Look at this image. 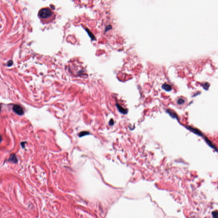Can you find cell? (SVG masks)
Wrapping results in <instances>:
<instances>
[{
    "label": "cell",
    "instance_id": "1",
    "mask_svg": "<svg viewBox=\"0 0 218 218\" xmlns=\"http://www.w3.org/2000/svg\"><path fill=\"white\" fill-rule=\"evenodd\" d=\"M38 15L43 20L52 21L55 18V14L49 8L41 9L39 12Z\"/></svg>",
    "mask_w": 218,
    "mask_h": 218
},
{
    "label": "cell",
    "instance_id": "2",
    "mask_svg": "<svg viewBox=\"0 0 218 218\" xmlns=\"http://www.w3.org/2000/svg\"><path fill=\"white\" fill-rule=\"evenodd\" d=\"M13 111L18 115H22L24 114V110L22 108L18 105H15L13 107Z\"/></svg>",
    "mask_w": 218,
    "mask_h": 218
},
{
    "label": "cell",
    "instance_id": "3",
    "mask_svg": "<svg viewBox=\"0 0 218 218\" xmlns=\"http://www.w3.org/2000/svg\"><path fill=\"white\" fill-rule=\"evenodd\" d=\"M187 128L188 130H190L191 131L193 132V133H195V134H197V135H200V136H202V134L201 133V132L199 131V130H197V129H196V128H192V127H190V126H187Z\"/></svg>",
    "mask_w": 218,
    "mask_h": 218
},
{
    "label": "cell",
    "instance_id": "4",
    "mask_svg": "<svg viewBox=\"0 0 218 218\" xmlns=\"http://www.w3.org/2000/svg\"><path fill=\"white\" fill-rule=\"evenodd\" d=\"M116 106H117V108L118 109L120 113H121L126 114L127 113V111L126 109H124V108H123L119 104H116Z\"/></svg>",
    "mask_w": 218,
    "mask_h": 218
},
{
    "label": "cell",
    "instance_id": "5",
    "mask_svg": "<svg viewBox=\"0 0 218 218\" xmlns=\"http://www.w3.org/2000/svg\"><path fill=\"white\" fill-rule=\"evenodd\" d=\"M162 87L163 89H164L165 90H166L167 91H170L171 90L172 87L170 85H169L168 84H165L162 85Z\"/></svg>",
    "mask_w": 218,
    "mask_h": 218
},
{
    "label": "cell",
    "instance_id": "6",
    "mask_svg": "<svg viewBox=\"0 0 218 218\" xmlns=\"http://www.w3.org/2000/svg\"><path fill=\"white\" fill-rule=\"evenodd\" d=\"M167 112H168L170 114V116H171L172 117H173V118H177V115L173 110H171V109H168V110H167Z\"/></svg>",
    "mask_w": 218,
    "mask_h": 218
},
{
    "label": "cell",
    "instance_id": "7",
    "mask_svg": "<svg viewBox=\"0 0 218 218\" xmlns=\"http://www.w3.org/2000/svg\"><path fill=\"white\" fill-rule=\"evenodd\" d=\"M9 161H10L12 162L16 163L17 162V160L15 155H11V156H10V158L9 159Z\"/></svg>",
    "mask_w": 218,
    "mask_h": 218
},
{
    "label": "cell",
    "instance_id": "8",
    "mask_svg": "<svg viewBox=\"0 0 218 218\" xmlns=\"http://www.w3.org/2000/svg\"><path fill=\"white\" fill-rule=\"evenodd\" d=\"M205 141H206V142L208 144V145L210 146L211 147H212L213 148H214V149H215V148H216L214 146V145H213V144L210 142V141H209V140L208 139H205Z\"/></svg>",
    "mask_w": 218,
    "mask_h": 218
},
{
    "label": "cell",
    "instance_id": "9",
    "mask_svg": "<svg viewBox=\"0 0 218 218\" xmlns=\"http://www.w3.org/2000/svg\"><path fill=\"white\" fill-rule=\"evenodd\" d=\"M184 100L183 99H179L178 100H177V103L179 105H182V104H183L184 103Z\"/></svg>",
    "mask_w": 218,
    "mask_h": 218
},
{
    "label": "cell",
    "instance_id": "10",
    "mask_svg": "<svg viewBox=\"0 0 218 218\" xmlns=\"http://www.w3.org/2000/svg\"><path fill=\"white\" fill-rule=\"evenodd\" d=\"M89 134V133L87 132H82L81 133H80L79 136V137H82V136H84L85 135H87V134Z\"/></svg>",
    "mask_w": 218,
    "mask_h": 218
},
{
    "label": "cell",
    "instance_id": "11",
    "mask_svg": "<svg viewBox=\"0 0 218 218\" xmlns=\"http://www.w3.org/2000/svg\"><path fill=\"white\" fill-rule=\"evenodd\" d=\"M213 218H218V212L217 211H213Z\"/></svg>",
    "mask_w": 218,
    "mask_h": 218
},
{
    "label": "cell",
    "instance_id": "12",
    "mask_svg": "<svg viewBox=\"0 0 218 218\" xmlns=\"http://www.w3.org/2000/svg\"><path fill=\"white\" fill-rule=\"evenodd\" d=\"M12 63H13V62H12V61H9V62H8V64H8V66H11V65H12Z\"/></svg>",
    "mask_w": 218,
    "mask_h": 218
},
{
    "label": "cell",
    "instance_id": "13",
    "mask_svg": "<svg viewBox=\"0 0 218 218\" xmlns=\"http://www.w3.org/2000/svg\"><path fill=\"white\" fill-rule=\"evenodd\" d=\"M109 124L110 125H113V124H114V121H113V119L111 120V121L110 120V121H109Z\"/></svg>",
    "mask_w": 218,
    "mask_h": 218
},
{
    "label": "cell",
    "instance_id": "14",
    "mask_svg": "<svg viewBox=\"0 0 218 218\" xmlns=\"http://www.w3.org/2000/svg\"><path fill=\"white\" fill-rule=\"evenodd\" d=\"M1 140H2V138L0 136V142H1Z\"/></svg>",
    "mask_w": 218,
    "mask_h": 218
},
{
    "label": "cell",
    "instance_id": "15",
    "mask_svg": "<svg viewBox=\"0 0 218 218\" xmlns=\"http://www.w3.org/2000/svg\"><path fill=\"white\" fill-rule=\"evenodd\" d=\"M0 109H1V107H0Z\"/></svg>",
    "mask_w": 218,
    "mask_h": 218
}]
</instances>
